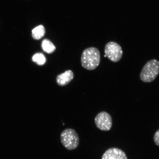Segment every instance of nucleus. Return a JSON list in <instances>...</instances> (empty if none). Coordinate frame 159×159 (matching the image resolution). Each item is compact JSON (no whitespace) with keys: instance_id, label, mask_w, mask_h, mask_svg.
Masks as SVG:
<instances>
[{"instance_id":"1a4fd4ad","label":"nucleus","mask_w":159,"mask_h":159,"mask_svg":"<svg viewBox=\"0 0 159 159\" xmlns=\"http://www.w3.org/2000/svg\"><path fill=\"white\" fill-rule=\"evenodd\" d=\"M41 47L43 51L48 54L54 52L56 50V47L54 44L51 41L47 39L43 40L42 43Z\"/></svg>"},{"instance_id":"7ed1b4c3","label":"nucleus","mask_w":159,"mask_h":159,"mask_svg":"<svg viewBox=\"0 0 159 159\" xmlns=\"http://www.w3.org/2000/svg\"><path fill=\"white\" fill-rule=\"evenodd\" d=\"M61 144L67 150H74L78 147L79 138L75 131L71 129H66L61 134Z\"/></svg>"},{"instance_id":"9b49d317","label":"nucleus","mask_w":159,"mask_h":159,"mask_svg":"<svg viewBox=\"0 0 159 159\" xmlns=\"http://www.w3.org/2000/svg\"><path fill=\"white\" fill-rule=\"evenodd\" d=\"M154 140L155 144L159 146V129L155 133L154 137Z\"/></svg>"},{"instance_id":"20e7f679","label":"nucleus","mask_w":159,"mask_h":159,"mask_svg":"<svg viewBox=\"0 0 159 159\" xmlns=\"http://www.w3.org/2000/svg\"><path fill=\"white\" fill-rule=\"evenodd\" d=\"M104 52L106 57L114 62L120 61L123 54L122 47L114 41L109 42L107 43L105 47Z\"/></svg>"},{"instance_id":"6e6552de","label":"nucleus","mask_w":159,"mask_h":159,"mask_svg":"<svg viewBox=\"0 0 159 159\" xmlns=\"http://www.w3.org/2000/svg\"><path fill=\"white\" fill-rule=\"evenodd\" d=\"M32 32V36L35 40L40 39L44 37L45 34V28L42 25H40L35 27Z\"/></svg>"},{"instance_id":"9d476101","label":"nucleus","mask_w":159,"mask_h":159,"mask_svg":"<svg viewBox=\"0 0 159 159\" xmlns=\"http://www.w3.org/2000/svg\"><path fill=\"white\" fill-rule=\"evenodd\" d=\"M32 61L38 65L42 66L45 64L46 59L43 53H37L33 56Z\"/></svg>"},{"instance_id":"0eeeda50","label":"nucleus","mask_w":159,"mask_h":159,"mask_svg":"<svg viewBox=\"0 0 159 159\" xmlns=\"http://www.w3.org/2000/svg\"><path fill=\"white\" fill-rule=\"evenodd\" d=\"M74 73L71 70H67L57 75L56 79L57 84L64 86L69 84L74 78Z\"/></svg>"},{"instance_id":"423d86ee","label":"nucleus","mask_w":159,"mask_h":159,"mask_svg":"<svg viewBox=\"0 0 159 159\" xmlns=\"http://www.w3.org/2000/svg\"><path fill=\"white\" fill-rule=\"evenodd\" d=\"M102 159H128L125 152L120 149L111 148L103 155Z\"/></svg>"},{"instance_id":"f257e3e1","label":"nucleus","mask_w":159,"mask_h":159,"mask_svg":"<svg viewBox=\"0 0 159 159\" xmlns=\"http://www.w3.org/2000/svg\"><path fill=\"white\" fill-rule=\"evenodd\" d=\"M101 60L100 53L96 48L91 47L84 50L81 55V62L84 68L94 70L98 67Z\"/></svg>"},{"instance_id":"f03ea898","label":"nucleus","mask_w":159,"mask_h":159,"mask_svg":"<svg viewBox=\"0 0 159 159\" xmlns=\"http://www.w3.org/2000/svg\"><path fill=\"white\" fill-rule=\"evenodd\" d=\"M159 73V61L152 59L147 62L140 74L141 80L145 83L153 81Z\"/></svg>"},{"instance_id":"39448f33","label":"nucleus","mask_w":159,"mask_h":159,"mask_svg":"<svg viewBox=\"0 0 159 159\" xmlns=\"http://www.w3.org/2000/svg\"><path fill=\"white\" fill-rule=\"evenodd\" d=\"M94 121L96 126L101 130L108 131L112 126V118L108 113L105 111L99 113L95 117Z\"/></svg>"}]
</instances>
